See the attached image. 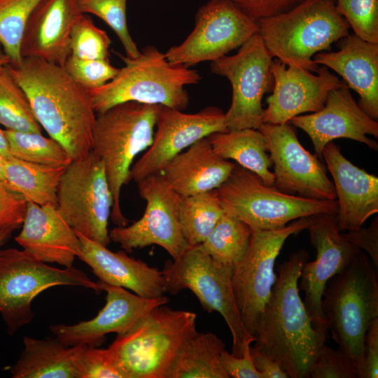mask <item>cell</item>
Masks as SVG:
<instances>
[{"label": "cell", "instance_id": "5", "mask_svg": "<svg viewBox=\"0 0 378 378\" xmlns=\"http://www.w3.org/2000/svg\"><path fill=\"white\" fill-rule=\"evenodd\" d=\"M160 106L130 101L96 114L91 150L104 164L113 198L111 218L117 226L128 223L121 209L122 188L135 158L153 142Z\"/></svg>", "mask_w": 378, "mask_h": 378}, {"label": "cell", "instance_id": "6", "mask_svg": "<svg viewBox=\"0 0 378 378\" xmlns=\"http://www.w3.org/2000/svg\"><path fill=\"white\" fill-rule=\"evenodd\" d=\"M258 34L273 57L316 73L313 60L349 34V26L335 0H303L291 9L257 20Z\"/></svg>", "mask_w": 378, "mask_h": 378}, {"label": "cell", "instance_id": "41", "mask_svg": "<svg viewBox=\"0 0 378 378\" xmlns=\"http://www.w3.org/2000/svg\"><path fill=\"white\" fill-rule=\"evenodd\" d=\"M63 66L76 83L88 90L104 85L119 71L109 59H83L71 55Z\"/></svg>", "mask_w": 378, "mask_h": 378}, {"label": "cell", "instance_id": "12", "mask_svg": "<svg viewBox=\"0 0 378 378\" xmlns=\"http://www.w3.org/2000/svg\"><path fill=\"white\" fill-rule=\"evenodd\" d=\"M272 58L258 32L236 54L211 62V72L227 78L232 85V102L225 113L227 130H258L263 123L262 99L274 84Z\"/></svg>", "mask_w": 378, "mask_h": 378}, {"label": "cell", "instance_id": "24", "mask_svg": "<svg viewBox=\"0 0 378 378\" xmlns=\"http://www.w3.org/2000/svg\"><path fill=\"white\" fill-rule=\"evenodd\" d=\"M22 228L15 237L25 252L46 263L73 266L81 253V242L57 206L27 202Z\"/></svg>", "mask_w": 378, "mask_h": 378}, {"label": "cell", "instance_id": "10", "mask_svg": "<svg viewBox=\"0 0 378 378\" xmlns=\"http://www.w3.org/2000/svg\"><path fill=\"white\" fill-rule=\"evenodd\" d=\"M59 286H80L100 293L102 289L84 272L75 267L57 268L39 261L24 250L0 249V315L12 335L34 316L33 300Z\"/></svg>", "mask_w": 378, "mask_h": 378}, {"label": "cell", "instance_id": "9", "mask_svg": "<svg viewBox=\"0 0 378 378\" xmlns=\"http://www.w3.org/2000/svg\"><path fill=\"white\" fill-rule=\"evenodd\" d=\"M165 293L175 295L190 290L208 312H217L232 337V354L241 357L255 341L246 330L232 284V267L214 260L201 244L190 246L176 260H167L162 270Z\"/></svg>", "mask_w": 378, "mask_h": 378}, {"label": "cell", "instance_id": "23", "mask_svg": "<svg viewBox=\"0 0 378 378\" xmlns=\"http://www.w3.org/2000/svg\"><path fill=\"white\" fill-rule=\"evenodd\" d=\"M83 14L78 0H41L31 12L22 39V57L64 66L71 55L72 29Z\"/></svg>", "mask_w": 378, "mask_h": 378}, {"label": "cell", "instance_id": "36", "mask_svg": "<svg viewBox=\"0 0 378 378\" xmlns=\"http://www.w3.org/2000/svg\"><path fill=\"white\" fill-rule=\"evenodd\" d=\"M41 0H0V43L15 66L22 61L20 46L28 19Z\"/></svg>", "mask_w": 378, "mask_h": 378}, {"label": "cell", "instance_id": "16", "mask_svg": "<svg viewBox=\"0 0 378 378\" xmlns=\"http://www.w3.org/2000/svg\"><path fill=\"white\" fill-rule=\"evenodd\" d=\"M258 130L267 141L276 189L305 198L336 200L333 183L325 167L301 145L289 122H263Z\"/></svg>", "mask_w": 378, "mask_h": 378}, {"label": "cell", "instance_id": "11", "mask_svg": "<svg viewBox=\"0 0 378 378\" xmlns=\"http://www.w3.org/2000/svg\"><path fill=\"white\" fill-rule=\"evenodd\" d=\"M113 195L102 160L91 150L65 168L57 192V208L77 232L107 246Z\"/></svg>", "mask_w": 378, "mask_h": 378}, {"label": "cell", "instance_id": "19", "mask_svg": "<svg viewBox=\"0 0 378 378\" xmlns=\"http://www.w3.org/2000/svg\"><path fill=\"white\" fill-rule=\"evenodd\" d=\"M270 70L274 84L272 93L266 99L265 123L284 124L302 113L316 112L323 107L329 92L344 83L323 65L314 74L275 59Z\"/></svg>", "mask_w": 378, "mask_h": 378}, {"label": "cell", "instance_id": "33", "mask_svg": "<svg viewBox=\"0 0 378 378\" xmlns=\"http://www.w3.org/2000/svg\"><path fill=\"white\" fill-rule=\"evenodd\" d=\"M251 234L248 225L224 212L201 245L214 260L233 267L245 257Z\"/></svg>", "mask_w": 378, "mask_h": 378}, {"label": "cell", "instance_id": "1", "mask_svg": "<svg viewBox=\"0 0 378 378\" xmlns=\"http://www.w3.org/2000/svg\"><path fill=\"white\" fill-rule=\"evenodd\" d=\"M308 259V253L299 250L279 266L254 336L255 345L291 378H309L312 366L328 340V332L313 326L300 295L298 282Z\"/></svg>", "mask_w": 378, "mask_h": 378}, {"label": "cell", "instance_id": "32", "mask_svg": "<svg viewBox=\"0 0 378 378\" xmlns=\"http://www.w3.org/2000/svg\"><path fill=\"white\" fill-rule=\"evenodd\" d=\"M224 212L216 189L181 196L178 219L183 236L188 245L201 244Z\"/></svg>", "mask_w": 378, "mask_h": 378}, {"label": "cell", "instance_id": "46", "mask_svg": "<svg viewBox=\"0 0 378 378\" xmlns=\"http://www.w3.org/2000/svg\"><path fill=\"white\" fill-rule=\"evenodd\" d=\"M220 360L228 377L262 378L252 361L250 348L241 357H236L224 349L220 354Z\"/></svg>", "mask_w": 378, "mask_h": 378}, {"label": "cell", "instance_id": "34", "mask_svg": "<svg viewBox=\"0 0 378 378\" xmlns=\"http://www.w3.org/2000/svg\"><path fill=\"white\" fill-rule=\"evenodd\" d=\"M11 155L26 162L66 167L72 161L64 146L41 132L4 130Z\"/></svg>", "mask_w": 378, "mask_h": 378}, {"label": "cell", "instance_id": "2", "mask_svg": "<svg viewBox=\"0 0 378 378\" xmlns=\"http://www.w3.org/2000/svg\"><path fill=\"white\" fill-rule=\"evenodd\" d=\"M6 69L26 93L34 116L59 142L71 160L92 150L96 113L89 90L76 83L64 66L34 57H22Z\"/></svg>", "mask_w": 378, "mask_h": 378}, {"label": "cell", "instance_id": "26", "mask_svg": "<svg viewBox=\"0 0 378 378\" xmlns=\"http://www.w3.org/2000/svg\"><path fill=\"white\" fill-rule=\"evenodd\" d=\"M76 232L81 242V253L78 258L92 269L99 281L147 298H157L165 293L162 271L128 256L126 251L113 252Z\"/></svg>", "mask_w": 378, "mask_h": 378}, {"label": "cell", "instance_id": "37", "mask_svg": "<svg viewBox=\"0 0 378 378\" xmlns=\"http://www.w3.org/2000/svg\"><path fill=\"white\" fill-rule=\"evenodd\" d=\"M83 13H92L104 21L115 33L130 58L140 51L132 38L127 22V0H78Z\"/></svg>", "mask_w": 378, "mask_h": 378}, {"label": "cell", "instance_id": "43", "mask_svg": "<svg viewBox=\"0 0 378 378\" xmlns=\"http://www.w3.org/2000/svg\"><path fill=\"white\" fill-rule=\"evenodd\" d=\"M27 200L20 194L10 190L6 183L0 182V230L22 226Z\"/></svg>", "mask_w": 378, "mask_h": 378}, {"label": "cell", "instance_id": "25", "mask_svg": "<svg viewBox=\"0 0 378 378\" xmlns=\"http://www.w3.org/2000/svg\"><path fill=\"white\" fill-rule=\"evenodd\" d=\"M313 60L339 74L347 87L359 95V106L377 121L378 43L349 34L342 38L339 50L318 52Z\"/></svg>", "mask_w": 378, "mask_h": 378}, {"label": "cell", "instance_id": "13", "mask_svg": "<svg viewBox=\"0 0 378 378\" xmlns=\"http://www.w3.org/2000/svg\"><path fill=\"white\" fill-rule=\"evenodd\" d=\"M310 223L311 217H304L281 228L252 230L245 257L232 267V284L237 304L244 325L253 337L276 281L274 265L281 249L290 236L307 230Z\"/></svg>", "mask_w": 378, "mask_h": 378}, {"label": "cell", "instance_id": "42", "mask_svg": "<svg viewBox=\"0 0 378 378\" xmlns=\"http://www.w3.org/2000/svg\"><path fill=\"white\" fill-rule=\"evenodd\" d=\"M358 372L350 358L339 348L326 344L313 363L309 378H357Z\"/></svg>", "mask_w": 378, "mask_h": 378}, {"label": "cell", "instance_id": "49", "mask_svg": "<svg viewBox=\"0 0 378 378\" xmlns=\"http://www.w3.org/2000/svg\"><path fill=\"white\" fill-rule=\"evenodd\" d=\"M0 155L4 157L5 158H10L13 156L11 155L9 150L8 142L4 130L0 128Z\"/></svg>", "mask_w": 378, "mask_h": 378}, {"label": "cell", "instance_id": "3", "mask_svg": "<svg viewBox=\"0 0 378 378\" xmlns=\"http://www.w3.org/2000/svg\"><path fill=\"white\" fill-rule=\"evenodd\" d=\"M372 262L360 250L327 284L322 312L332 338L352 360L358 377L364 360L365 338L378 318V279Z\"/></svg>", "mask_w": 378, "mask_h": 378}, {"label": "cell", "instance_id": "27", "mask_svg": "<svg viewBox=\"0 0 378 378\" xmlns=\"http://www.w3.org/2000/svg\"><path fill=\"white\" fill-rule=\"evenodd\" d=\"M235 165L218 155L204 137L171 159L159 174L175 192L188 196L218 188Z\"/></svg>", "mask_w": 378, "mask_h": 378}, {"label": "cell", "instance_id": "39", "mask_svg": "<svg viewBox=\"0 0 378 378\" xmlns=\"http://www.w3.org/2000/svg\"><path fill=\"white\" fill-rule=\"evenodd\" d=\"M335 5L355 35L378 43V0H335Z\"/></svg>", "mask_w": 378, "mask_h": 378}, {"label": "cell", "instance_id": "21", "mask_svg": "<svg viewBox=\"0 0 378 378\" xmlns=\"http://www.w3.org/2000/svg\"><path fill=\"white\" fill-rule=\"evenodd\" d=\"M289 122L307 133L319 158L327 144L341 138L378 149L377 143L367 136L378 137V122L359 106L345 83L329 92L321 110L297 115Z\"/></svg>", "mask_w": 378, "mask_h": 378}, {"label": "cell", "instance_id": "31", "mask_svg": "<svg viewBox=\"0 0 378 378\" xmlns=\"http://www.w3.org/2000/svg\"><path fill=\"white\" fill-rule=\"evenodd\" d=\"M66 167L34 164L14 157L6 159L5 183L27 202L57 206L59 183Z\"/></svg>", "mask_w": 378, "mask_h": 378}, {"label": "cell", "instance_id": "22", "mask_svg": "<svg viewBox=\"0 0 378 378\" xmlns=\"http://www.w3.org/2000/svg\"><path fill=\"white\" fill-rule=\"evenodd\" d=\"M321 156L333 179L338 229H359L378 212V178L352 164L333 141L326 144Z\"/></svg>", "mask_w": 378, "mask_h": 378}, {"label": "cell", "instance_id": "29", "mask_svg": "<svg viewBox=\"0 0 378 378\" xmlns=\"http://www.w3.org/2000/svg\"><path fill=\"white\" fill-rule=\"evenodd\" d=\"M208 139L220 158L234 160L257 175L265 184L274 186V176L270 171L272 162L267 153V141L259 130H227L214 133Z\"/></svg>", "mask_w": 378, "mask_h": 378}, {"label": "cell", "instance_id": "47", "mask_svg": "<svg viewBox=\"0 0 378 378\" xmlns=\"http://www.w3.org/2000/svg\"><path fill=\"white\" fill-rule=\"evenodd\" d=\"M378 377V318L370 325L365 338L364 360L359 378Z\"/></svg>", "mask_w": 378, "mask_h": 378}, {"label": "cell", "instance_id": "38", "mask_svg": "<svg viewBox=\"0 0 378 378\" xmlns=\"http://www.w3.org/2000/svg\"><path fill=\"white\" fill-rule=\"evenodd\" d=\"M111 41L105 31L83 13L71 34V55L83 59H109Z\"/></svg>", "mask_w": 378, "mask_h": 378}, {"label": "cell", "instance_id": "48", "mask_svg": "<svg viewBox=\"0 0 378 378\" xmlns=\"http://www.w3.org/2000/svg\"><path fill=\"white\" fill-rule=\"evenodd\" d=\"M253 365L262 378H288V375L270 356L254 344L250 346Z\"/></svg>", "mask_w": 378, "mask_h": 378}, {"label": "cell", "instance_id": "40", "mask_svg": "<svg viewBox=\"0 0 378 378\" xmlns=\"http://www.w3.org/2000/svg\"><path fill=\"white\" fill-rule=\"evenodd\" d=\"M76 365L79 378H127L108 348L80 345Z\"/></svg>", "mask_w": 378, "mask_h": 378}, {"label": "cell", "instance_id": "7", "mask_svg": "<svg viewBox=\"0 0 378 378\" xmlns=\"http://www.w3.org/2000/svg\"><path fill=\"white\" fill-rule=\"evenodd\" d=\"M196 319L194 312L160 305L108 349L127 378H165L182 345L197 332Z\"/></svg>", "mask_w": 378, "mask_h": 378}, {"label": "cell", "instance_id": "14", "mask_svg": "<svg viewBox=\"0 0 378 378\" xmlns=\"http://www.w3.org/2000/svg\"><path fill=\"white\" fill-rule=\"evenodd\" d=\"M195 20L187 38L164 53L170 62L190 67L214 61L258 32L257 20L229 0H210L200 8Z\"/></svg>", "mask_w": 378, "mask_h": 378}, {"label": "cell", "instance_id": "52", "mask_svg": "<svg viewBox=\"0 0 378 378\" xmlns=\"http://www.w3.org/2000/svg\"><path fill=\"white\" fill-rule=\"evenodd\" d=\"M7 158L0 155V182L5 183V165Z\"/></svg>", "mask_w": 378, "mask_h": 378}, {"label": "cell", "instance_id": "4", "mask_svg": "<svg viewBox=\"0 0 378 378\" xmlns=\"http://www.w3.org/2000/svg\"><path fill=\"white\" fill-rule=\"evenodd\" d=\"M114 52L125 66L106 84L89 90L96 113L130 101L183 111L190 101L185 87L197 84L202 79L197 71L170 62L165 54L153 46L144 48L135 58Z\"/></svg>", "mask_w": 378, "mask_h": 378}, {"label": "cell", "instance_id": "17", "mask_svg": "<svg viewBox=\"0 0 378 378\" xmlns=\"http://www.w3.org/2000/svg\"><path fill=\"white\" fill-rule=\"evenodd\" d=\"M151 145L132 164L130 181L136 183L159 174L176 155L196 141L216 132L227 131L225 113L216 106H207L195 113L161 105Z\"/></svg>", "mask_w": 378, "mask_h": 378}, {"label": "cell", "instance_id": "44", "mask_svg": "<svg viewBox=\"0 0 378 378\" xmlns=\"http://www.w3.org/2000/svg\"><path fill=\"white\" fill-rule=\"evenodd\" d=\"M247 15L259 20L286 12L303 0H229Z\"/></svg>", "mask_w": 378, "mask_h": 378}, {"label": "cell", "instance_id": "51", "mask_svg": "<svg viewBox=\"0 0 378 378\" xmlns=\"http://www.w3.org/2000/svg\"><path fill=\"white\" fill-rule=\"evenodd\" d=\"M10 64V59L5 53L2 46L0 43V69Z\"/></svg>", "mask_w": 378, "mask_h": 378}, {"label": "cell", "instance_id": "35", "mask_svg": "<svg viewBox=\"0 0 378 378\" xmlns=\"http://www.w3.org/2000/svg\"><path fill=\"white\" fill-rule=\"evenodd\" d=\"M0 125L6 130L41 132L29 99L6 66L0 69Z\"/></svg>", "mask_w": 378, "mask_h": 378}, {"label": "cell", "instance_id": "30", "mask_svg": "<svg viewBox=\"0 0 378 378\" xmlns=\"http://www.w3.org/2000/svg\"><path fill=\"white\" fill-rule=\"evenodd\" d=\"M224 349L214 333L197 332L182 345L165 378H229L220 360Z\"/></svg>", "mask_w": 378, "mask_h": 378}, {"label": "cell", "instance_id": "15", "mask_svg": "<svg viewBox=\"0 0 378 378\" xmlns=\"http://www.w3.org/2000/svg\"><path fill=\"white\" fill-rule=\"evenodd\" d=\"M140 197L146 206L141 218L130 225L109 231L111 241L127 253L134 248L155 244L173 258H179L190 247L184 239L178 219L181 196L171 189L160 174L136 182Z\"/></svg>", "mask_w": 378, "mask_h": 378}, {"label": "cell", "instance_id": "8", "mask_svg": "<svg viewBox=\"0 0 378 378\" xmlns=\"http://www.w3.org/2000/svg\"><path fill=\"white\" fill-rule=\"evenodd\" d=\"M216 191L225 212L252 230L281 228L297 219L318 214L336 216L338 209L336 200H315L283 192L239 164Z\"/></svg>", "mask_w": 378, "mask_h": 378}, {"label": "cell", "instance_id": "50", "mask_svg": "<svg viewBox=\"0 0 378 378\" xmlns=\"http://www.w3.org/2000/svg\"><path fill=\"white\" fill-rule=\"evenodd\" d=\"M13 231L14 230L9 228L0 230V249L9 241Z\"/></svg>", "mask_w": 378, "mask_h": 378}, {"label": "cell", "instance_id": "28", "mask_svg": "<svg viewBox=\"0 0 378 378\" xmlns=\"http://www.w3.org/2000/svg\"><path fill=\"white\" fill-rule=\"evenodd\" d=\"M23 349L10 368L13 378H79L76 356L80 345L68 346L56 337H23Z\"/></svg>", "mask_w": 378, "mask_h": 378}, {"label": "cell", "instance_id": "20", "mask_svg": "<svg viewBox=\"0 0 378 378\" xmlns=\"http://www.w3.org/2000/svg\"><path fill=\"white\" fill-rule=\"evenodd\" d=\"M102 290L106 292V304L97 316L75 324L50 326L53 336L68 346H99L108 333L121 335L131 328L144 315L153 308L166 304L169 299L144 298L122 287L99 281Z\"/></svg>", "mask_w": 378, "mask_h": 378}, {"label": "cell", "instance_id": "18", "mask_svg": "<svg viewBox=\"0 0 378 378\" xmlns=\"http://www.w3.org/2000/svg\"><path fill=\"white\" fill-rule=\"evenodd\" d=\"M307 230L310 243L316 249L314 261L306 262L300 276V288L313 326L328 332L322 312V297L328 281L341 272L360 251L342 235L336 216L318 214L311 216Z\"/></svg>", "mask_w": 378, "mask_h": 378}, {"label": "cell", "instance_id": "45", "mask_svg": "<svg viewBox=\"0 0 378 378\" xmlns=\"http://www.w3.org/2000/svg\"><path fill=\"white\" fill-rule=\"evenodd\" d=\"M342 235L351 244L365 251L374 267L378 268V217L376 216L368 227L347 231Z\"/></svg>", "mask_w": 378, "mask_h": 378}]
</instances>
